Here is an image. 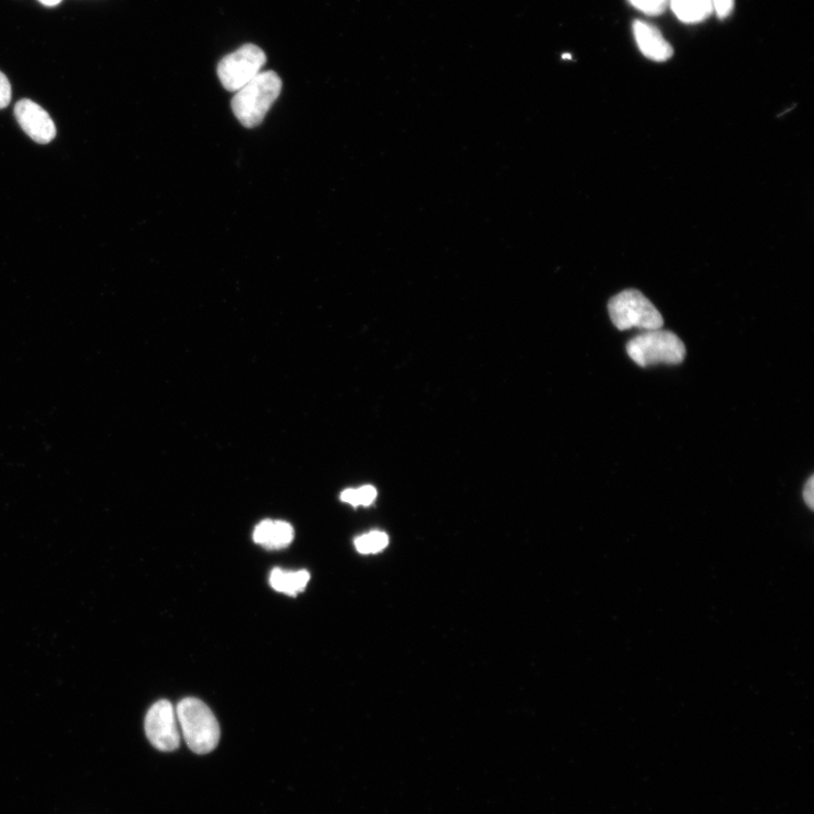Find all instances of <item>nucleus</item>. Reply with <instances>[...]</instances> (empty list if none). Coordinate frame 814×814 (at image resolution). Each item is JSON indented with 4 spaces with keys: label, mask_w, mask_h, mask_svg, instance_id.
Returning a JSON list of instances; mask_svg holds the SVG:
<instances>
[{
    "label": "nucleus",
    "mask_w": 814,
    "mask_h": 814,
    "mask_svg": "<svg viewBox=\"0 0 814 814\" xmlns=\"http://www.w3.org/2000/svg\"><path fill=\"white\" fill-rule=\"evenodd\" d=\"M282 80L272 71L261 72L254 80L236 92L232 110L247 129L259 127L279 97Z\"/></svg>",
    "instance_id": "obj_1"
},
{
    "label": "nucleus",
    "mask_w": 814,
    "mask_h": 814,
    "mask_svg": "<svg viewBox=\"0 0 814 814\" xmlns=\"http://www.w3.org/2000/svg\"><path fill=\"white\" fill-rule=\"evenodd\" d=\"M176 711L187 745L199 755L212 753L220 741L222 731L208 706L200 699L185 698Z\"/></svg>",
    "instance_id": "obj_2"
},
{
    "label": "nucleus",
    "mask_w": 814,
    "mask_h": 814,
    "mask_svg": "<svg viewBox=\"0 0 814 814\" xmlns=\"http://www.w3.org/2000/svg\"><path fill=\"white\" fill-rule=\"evenodd\" d=\"M629 356L643 368L656 364L675 366L683 362L685 347L682 339L670 331H646L627 343Z\"/></svg>",
    "instance_id": "obj_3"
},
{
    "label": "nucleus",
    "mask_w": 814,
    "mask_h": 814,
    "mask_svg": "<svg viewBox=\"0 0 814 814\" xmlns=\"http://www.w3.org/2000/svg\"><path fill=\"white\" fill-rule=\"evenodd\" d=\"M610 319L619 331L639 328L661 330L665 325L661 312L641 291L624 290L608 304Z\"/></svg>",
    "instance_id": "obj_4"
},
{
    "label": "nucleus",
    "mask_w": 814,
    "mask_h": 814,
    "mask_svg": "<svg viewBox=\"0 0 814 814\" xmlns=\"http://www.w3.org/2000/svg\"><path fill=\"white\" fill-rule=\"evenodd\" d=\"M265 52L255 45H244L226 56L217 67V75L225 88L237 92L254 80L266 64Z\"/></svg>",
    "instance_id": "obj_5"
},
{
    "label": "nucleus",
    "mask_w": 814,
    "mask_h": 814,
    "mask_svg": "<svg viewBox=\"0 0 814 814\" xmlns=\"http://www.w3.org/2000/svg\"><path fill=\"white\" fill-rule=\"evenodd\" d=\"M145 732L149 742L160 751H175L180 744L177 711L168 701L155 703L145 718Z\"/></svg>",
    "instance_id": "obj_6"
},
{
    "label": "nucleus",
    "mask_w": 814,
    "mask_h": 814,
    "mask_svg": "<svg viewBox=\"0 0 814 814\" xmlns=\"http://www.w3.org/2000/svg\"><path fill=\"white\" fill-rule=\"evenodd\" d=\"M14 113L22 130L35 142L48 144L55 139V122L38 104L23 99L16 104Z\"/></svg>",
    "instance_id": "obj_7"
},
{
    "label": "nucleus",
    "mask_w": 814,
    "mask_h": 814,
    "mask_svg": "<svg viewBox=\"0 0 814 814\" xmlns=\"http://www.w3.org/2000/svg\"><path fill=\"white\" fill-rule=\"evenodd\" d=\"M634 35L642 53L656 62H666L673 57L672 45L665 38L661 31L645 21L634 23Z\"/></svg>",
    "instance_id": "obj_8"
},
{
    "label": "nucleus",
    "mask_w": 814,
    "mask_h": 814,
    "mask_svg": "<svg viewBox=\"0 0 814 814\" xmlns=\"http://www.w3.org/2000/svg\"><path fill=\"white\" fill-rule=\"evenodd\" d=\"M294 539L295 529L287 522L266 519L254 530V541L267 550L286 549Z\"/></svg>",
    "instance_id": "obj_9"
},
{
    "label": "nucleus",
    "mask_w": 814,
    "mask_h": 814,
    "mask_svg": "<svg viewBox=\"0 0 814 814\" xmlns=\"http://www.w3.org/2000/svg\"><path fill=\"white\" fill-rule=\"evenodd\" d=\"M670 4L675 16L686 24L704 22L714 12L711 0H671Z\"/></svg>",
    "instance_id": "obj_10"
},
{
    "label": "nucleus",
    "mask_w": 814,
    "mask_h": 814,
    "mask_svg": "<svg viewBox=\"0 0 814 814\" xmlns=\"http://www.w3.org/2000/svg\"><path fill=\"white\" fill-rule=\"evenodd\" d=\"M310 580V574L307 571L285 572L275 568L271 573L270 584L276 591L296 597L303 591Z\"/></svg>",
    "instance_id": "obj_11"
},
{
    "label": "nucleus",
    "mask_w": 814,
    "mask_h": 814,
    "mask_svg": "<svg viewBox=\"0 0 814 814\" xmlns=\"http://www.w3.org/2000/svg\"><path fill=\"white\" fill-rule=\"evenodd\" d=\"M355 544L360 553H378L388 546V537L383 531H371L357 538Z\"/></svg>",
    "instance_id": "obj_12"
},
{
    "label": "nucleus",
    "mask_w": 814,
    "mask_h": 814,
    "mask_svg": "<svg viewBox=\"0 0 814 814\" xmlns=\"http://www.w3.org/2000/svg\"><path fill=\"white\" fill-rule=\"evenodd\" d=\"M375 496H378V491L371 486H364L357 490L348 489L340 494L342 501L352 506H369L373 503Z\"/></svg>",
    "instance_id": "obj_13"
},
{
    "label": "nucleus",
    "mask_w": 814,
    "mask_h": 814,
    "mask_svg": "<svg viewBox=\"0 0 814 814\" xmlns=\"http://www.w3.org/2000/svg\"><path fill=\"white\" fill-rule=\"evenodd\" d=\"M630 2L648 16L661 15L669 5V0H630Z\"/></svg>",
    "instance_id": "obj_14"
},
{
    "label": "nucleus",
    "mask_w": 814,
    "mask_h": 814,
    "mask_svg": "<svg viewBox=\"0 0 814 814\" xmlns=\"http://www.w3.org/2000/svg\"><path fill=\"white\" fill-rule=\"evenodd\" d=\"M12 100V86L7 75L0 72V109L7 108Z\"/></svg>",
    "instance_id": "obj_15"
},
{
    "label": "nucleus",
    "mask_w": 814,
    "mask_h": 814,
    "mask_svg": "<svg viewBox=\"0 0 814 814\" xmlns=\"http://www.w3.org/2000/svg\"><path fill=\"white\" fill-rule=\"evenodd\" d=\"M713 9L721 20L729 17L734 10V0H711Z\"/></svg>",
    "instance_id": "obj_16"
},
{
    "label": "nucleus",
    "mask_w": 814,
    "mask_h": 814,
    "mask_svg": "<svg viewBox=\"0 0 814 814\" xmlns=\"http://www.w3.org/2000/svg\"><path fill=\"white\" fill-rule=\"evenodd\" d=\"M803 499L807 507L813 511L814 508V477L811 476L806 481L803 489Z\"/></svg>",
    "instance_id": "obj_17"
},
{
    "label": "nucleus",
    "mask_w": 814,
    "mask_h": 814,
    "mask_svg": "<svg viewBox=\"0 0 814 814\" xmlns=\"http://www.w3.org/2000/svg\"><path fill=\"white\" fill-rule=\"evenodd\" d=\"M61 2V0H40V3H43L46 7H56Z\"/></svg>",
    "instance_id": "obj_18"
}]
</instances>
